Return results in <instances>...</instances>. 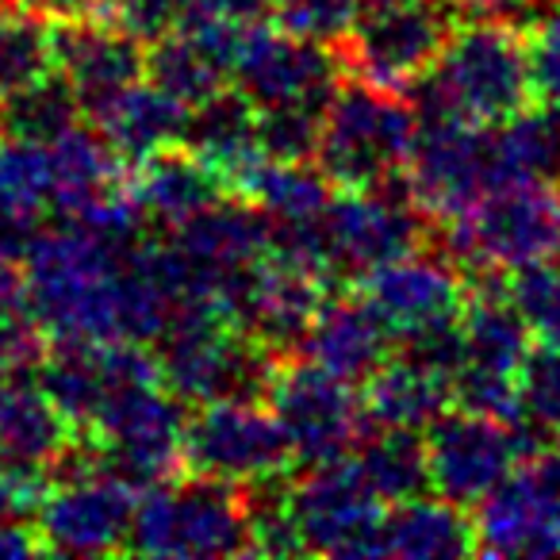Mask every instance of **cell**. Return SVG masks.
Instances as JSON below:
<instances>
[{
    "label": "cell",
    "mask_w": 560,
    "mask_h": 560,
    "mask_svg": "<svg viewBox=\"0 0 560 560\" xmlns=\"http://www.w3.org/2000/svg\"><path fill=\"white\" fill-rule=\"evenodd\" d=\"M108 24L139 39L142 47H154L158 39L173 35L185 24V9L180 0H101V12Z\"/></svg>",
    "instance_id": "39"
},
{
    "label": "cell",
    "mask_w": 560,
    "mask_h": 560,
    "mask_svg": "<svg viewBox=\"0 0 560 560\" xmlns=\"http://www.w3.org/2000/svg\"><path fill=\"white\" fill-rule=\"evenodd\" d=\"M323 119H327V104L261 108V124H257L261 154L277 162H315L323 142Z\"/></svg>",
    "instance_id": "35"
},
{
    "label": "cell",
    "mask_w": 560,
    "mask_h": 560,
    "mask_svg": "<svg viewBox=\"0 0 560 560\" xmlns=\"http://www.w3.org/2000/svg\"><path fill=\"white\" fill-rule=\"evenodd\" d=\"M81 116H85V108H81L73 85L58 70L16 89V93L0 96V131L20 142L50 147L62 135H70Z\"/></svg>",
    "instance_id": "32"
},
{
    "label": "cell",
    "mask_w": 560,
    "mask_h": 560,
    "mask_svg": "<svg viewBox=\"0 0 560 560\" xmlns=\"http://www.w3.org/2000/svg\"><path fill=\"white\" fill-rule=\"evenodd\" d=\"M476 552L483 557H560V460H522L476 503Z\"/></svg>",
    "instance_id": "16"
},
{
    "label": "cell",
    "mask_w": 560,
    "mask_h": 560,
    "mask_svg": "<svg viewBox=\"0 0 560 560\" xmlns=\"http://www.w3.org/2000/svg\"><path fill=\"white\" fill-rule=\"evenodd\" d=\"M55 70L73 85L85 116L96 119L116 96L147 81V50L108 20H66L55 27Z\"/></svg>",
    "instance_id": "20"
},
{
    "label": "cell",
    "mask_w": 560,
    "mask_h": 560,
    "mask_svg": "<svg viewBox=\"0 0 560 560\" xmlns=\"http://www.w3.org/2000/svg\"><path fill=\"white\" fill-rule=\"evenodd\" d=\"M506 289H511V300L526 319L534 342L560 346V257L511 272Z\"/></svg>",
    "instance_id": "36"
},
{
    "label": "cell",
    "mask_w": 560,
    "mask_h": 560,
    "mask_svg": "<svg viewBox=\"0 0 560 560\" xmlns=\"http://www.w3.org/2000/svg\"><path fill=\"white\" fill-rule=\"evenodd\" d=\"M135 491L139 488L112 472L50 480L47 495L35 511L39 552H55V557L131 552L135 511H139Z\"/></svg>",
    "instance_id": "14"
},
{
    "label": "cell",
    "mask_w": 560,
    "mask_h": 560,
    "mask_svg": "<svg viewBox=\"0 0 560 560\" xmlns=\"http://www.w3.org/2000/svg\"><path fill=\"white\" fill-rule=\"evenodd\" d=\"M384 503L353 457L304 468L292 480V522L304 552L323 557H376Z\"/></svg>",
    "instance_id": "11"
},
{
    "label": "cell",
    "mask_w": 560,
    "mask_h": 560,
    "mask_svg": "<svg viewBox=\"0 0 560 560\" xmlns=\"http://www.w3.org/2000/svg\"><path fill=\"white\" fill-rule=\"evenodd\" d=\"M518 419L560 434V346L537 342L518 369Z\"/></svg>",
    "instance_id": "37"
},
{
    "label": "cell",
    "mask_w": 560,
    "mask_h": 560,
    "mask_svg": "<svg viewBox=\"0 0 560 560\" xmlns=\"http://www.w3.org/2000/svg\"><path fill=\"white\" fill-rule=\"evenodd\" d=\"M358 16V0H272V24L338 50L350 39Z\"/></svg>",
    "instance_id": "38"
},
{
    "label": "cell",
    "mask_w": 560,
    "mask_h": 560,
    "mask_svg": "<svg viewBox=\"0 0 560 560\" xmlns=\"http://www.w3.org/2000/svg\"><path fill=\"white\" fill-rule=\"evenodd\" d=\"M361 296L373 304L392 338L407 342L422 330L460 319L468 304V280L450 257L419 249L369 272L361 280Z\"/></svg>",
    "instance_id": "19"
},
{
    "label": "cell",
    "mask_w": 560,
    "mask_h": 560,
    "mask_svg": "<svg viewBox=\"0 0 560 560\" xmlns=\"http://www.w3.org/2000/svg\"><path fill=\"white\" fill-rule=\"evenodd\" d=\"M32 552H39L35 522L0 495V560H20V557H32Z\"/></svg>",
    "instance_id": "42"
},
{
    "label": "cell",
    "mask_w": 560,
    "mask_h": 560,
    "mask_svg": "<svg viewBox=\"0 0 560 560\" xmlns=\"http://www.w3.org/2000/svg\"><path fill=\"white\" fill-rule=\"evenodd\" d=\"M165 242L180 265L188 296L223 312L226 292L272 254V219L249 196L226 192L223 200L173 226Z\"/></svg>",
    "instance_id": "8"
},
{
    "label": "cell",
    "mask_w": 560,
    "mask_h": 560,
    "mask_svg": "<svg viewBox=\"0 0 560 560\" xmlns=\"http://www.w3.org/2000/svg\"><path fill=\"white\" fill-rule=\"evenodd\" d=\"M342 50L289 35L284 27H249L234 58V89L257 108L280 104H330L342 85Z\"/></svg>",
    "instance_id": "17"
},
{
    "label": "cell",
    "mask_w": 560,
    "mask_h": 560,
    "mask_svg": "<svg viewBox=\"0 0 560 560\" xmlns=\"http://www.w3.org/2000/svg\"><path fill=\"white\" fill-rule=\"evenodd\" d=\"M353 460L388 506L430 491L427 434L419 430L373 427V434H361V442L353 445Z\"/></svg>",
    "instance_id": "31"
},
{
    "label": "cell",
    "mask_w": 560,
    "mask_h": 560,
    "mask_svg": "<svg viewBox=\"0 0 560 560\" xmlns=\"http://www.w3.org/2000/svg\"><path fill=\"white\" fill-rule=\"evenodd\" d=\"M335 180L323 173L319 162H277V158H257L238 177L234 192L249 196L272 223H296L315 219L335 200Z\"/></svg>",
    "instance_id": "30"
},
{
    "label": "cell",
    "mask_w": 560,
    "mask_h": 560,
    "mask_svg": "<svg viewBox=\"0 0 560 560\" xmlns=\"http://www.w3.org/2000/svg\"><path fill=\"white\" fill-rule=\"evenodd\" d=\"M552 457H557V460H560V434H557V438H552Z\"/></svg>",
    "instance_id": "46"
},
{
    "label": "cell",
    "mask_w": 560,
    "mask_h": 560,
    "mask_svg": "<svg viewBox=\"0 0 560 560\" xmlns=\"http://www.w3.org/2000/svg\"><path fill=\"white\" fill-rule=\"evenodd\" d=\"M468 506L450 499L415 495L404 503H392L384 511L381 534H376V557L399 560H453L476 552V518H468Z\"/></svg>",
    "instance_id": "25"
},
{
    "label": "cell",
    "mask_w": 560,
    "mask_h": 560,
    "mask_svg": "<svg viewBox=\"0 0 560 560\" xmlns=\"http://www.w3.org/2000/svg\"><path fill=\"white\" fill-rule=\"evenodd\" d=\"M185 399L165 388L162 381H147L112 396L108 407L89 427V434L101 445L104 472L147 491L180 472V465H185Z\"/></svg>",
    "instance_id": "7"
},
{
    "label": "cell",
    "mask_w": 560,
    "mask_h": 560,
    "mask_svg": "<svg viewBox=\"0 0 560 560\" xmlns=\"http://www.w3.org/2000/svg\"><path fill=\"white\" fill-rule=\"evenodd\" d=\"M39 381L78 427H93L112 396L131 384L162 381V373H158V358L142 350V342L55 338V346H47L39 361Z\"/></svg>",
    "instance_id": "18"
},
{
    "label": "cell",
    "mask_w": 560,
    "mask_h": 560,
    "mask_svg": "<svg viewBox=\"0 0 560 560\" xmlns=\"http://www.w3.org/2000/svg\"><path fill=\"white\" fill-rule=\"evenodd\" d=\"M185 465L219 480L249 483L284 472L296 457L272 407L257 399H219L188 415Z\"/></svg>",
    "instance_id": "13"
},
{
    "label": "cell",
    "mask_w": 560,
    "mask_h": 560,
    "mask_svg": "<svg viewBox=\"0 0 560 560\" xmlns=\"http://www.w3.org/2000/svg\"><path fill=\"white\" fill-rule=\"evenodd\" d=\"M369 427L427 430L453 407V381L411 353L388 358L361 388Z\"/></svg>",
    "instance_id": "26"
},
{
    "label": "cell",
    "mask_w": 560,
    "mask_h": 560,
    "mask_svg": "<svg viewBox=\"0 0 560 560\" xmlns=\"http://www.w3.org/2000/svg\"><path fill=\"white\" fill-rule=\"evenodd\" d=\"M246 32L223 24H180L147 50V81L196 108L208 96L223 93L234 78V58Z\"/></svg>",
    "instance_id": "21"
},
{
    "label": "cell",
    "mask_w": 560,
    "mask_h": 560,
    "mask_svg": "<svg viewBox=\"0 0 560 560\" xmlns=\"http://www.w3.org/2000/svg\"><path fill=\"white\" fill-rule=\"evenodd\" d=\"M457 32V12L450 0H411L388 12L358 16L350 39L342 43V62L353 78L369 85L407 93L434 70L442 50Z\"/></svg>",
    "instance_id": "10"
},
{
    "label": "cell",
    "mask_w": 560,
    "mask_h": 560,
    "mask_svg": "<svg viewBox=\"0 0 560 560\" xmlns=\"http://www.w3.org/2000/svg\"><path fill=\"white\" fill-rule=\"evenodd\" d=\"M269 407L289 434L292 457L304 468L350 457V450L369 430L353 384L307 358L280 361L269 384Z\"/></svg>",
    "instance_id": "9"
},
{
    "label": "cell",
    "mask_w": 560,
    "mask_h": 560,
    "mask_svg": "<svg viewBox=\"0 0 560 560\" xmlns=\"http://www.w3.org/2000/svg\"><path fill=\"white\" fill-rule=\"evenodd\" d=\"M399 4H411V0H358V12L361 16H373V12L399 9Z\"/></svg>",
    "instance_id": "44"
},
{
    "label": "cell",
    "mask_w": 560,
    "mask_h": 560,
    "mask_svg": "<svg viewBox=\"0 0 560 560\" xmlns=\"http://www.w3.org/2000/svg\"><path fill=\"white\" fill-rule=\"evenodd\" d=\"M185 24H223V27H257L272 16V0H180Z\"/></svg>",
    "instance_id": "41"
},
{
    "label": "cell",
    "mask_w": 560,
    "mask_h": 560,
    "mask_svg": "<svg viewBox=\"0 0 560 560\" xmlns=\"http://www.w3.org/2000/svg\"><path fill=\"white\" fill-rule=\"evenodd\" d=\"M392 353V330L365 296H327L304 342V358L350 384H365Z\"/></svg>",
    "instance_id": "24"
},
{
    "label": "cell",
    "mask_w": 560,
    "mask_h": 560,
    "mask_svg": "<svg viewBox=\"0 0 560 560\" xmlns=\"http://www.w3.org/2000/svg\"><path fill=\"white\" fill-rule=\"evenodd\" d=\"M127 196L147 211V219L154 226H177L185 219H192L196 211H203L208 203L223 200L231 180L203 162L196 150H188L185 142L158 154L142 158V162L127 165L124 180Z\"/></svg>",
    "instance_id": "22"
},
{
    "label": "cell",
    "mask_w": 560,
    "mask_h": 560,
    "mask_svg": "<svg viewBox=\"0 0 560 560\" xmlns=\"http://www.w3.org/2000/svg\"><path fill=\"white\" fill-rule=\"evenodd\" d=\"M158 373L185 404H219V399H261L280 369L254 335L223 319L215 304H192L158 338Z\"/></svg>",
    "instance_id": "4"
},
{
    "label": "cell",
    "mask_w": 560,
    "mask_h": 560,
    "mask_svg": "<svg viewBox=\"0 0 560 560\" xmlns=\"http://www.w3.org/2000/svg\"><path fill=\"white\" fill-rule=\"evenodd\" d=\"M404 173L415 203L434 223L465 215L488 192L503 188L491 127L457 124V119L422 124Z\"/></svg>",
    "instance_id": "12"
},
{
    "label": "cell",
    "mask_w": 560,
    "mask_h": 560,
    "mask_svg": "<svg viewBox=\"0 0 560 560\" xmlns=\"http://www.w3.org/2000/svg\"><path fill=\"white\" fill-rule=\"evenodd\" d=\"M0 211L43 219L55 211V158L43 142L12 139L0 147Z\"/></svg>",
    "instance_id": "34"
},
{
    "label": "cell",
    "mask_w": 560,
    "mask_h": 560,
    "mask_svg": "<svg viewBox=\"0 0 560 560\" xmlns=\"http://www.w3.org/2000/svg\"><path fill=\"white\" fill-rule=\"evenodd\" d=\"M9 373H16V369L9 365V358H4V350H0V376H9Z\"/></svg>",
    "instance_id": "45"
},
{
    "label": "cell",
    "mask_w": 560,
    "mask_h": 560,
    "mask_svg": "<svg viewBox=\"0 0 560 560\" xmlns=\"http://www.w3.org/2000/svg\"><path fill=\"white\" fill-rule=\"evenodd\" d=\"M93 124L108 135V142L124 154V162L135 165L142 158L158 154V150L185 142L188 104L158 89L154 81H139L124 96H116Z\"/></svg>",
    "instance_id": "29"
},
{
    "label": "cell",
    "mask_w": 560,
    "mask_h": 560,
    "mask_svg": "<svg viewBox=\"0 0 560 560\" xmlns=\"http://www.w3.org/2000/svg\"><path fill=\"white\" fill-rule=\"evenodd\" d=\"M419 131L411 96L353 78L330 96L315 162L338 188H373L407 170Z\"/></svg>",
    "instance_id": "5"
},
{
    "label": "cell",
    "mask_w": 560,
    "mask_h": 560,
    "mask_svg": "<svg viewBox=\"0 0 560 560\" xmlns=\"http://www.w3.org/2000/svg\"><path fill=\"white\" fill-rule=\"evenodd\" d=\"M529 50V81H534V96L541 104L560 101V4L526 32Z\"/></svg>",
    "instance_id": "40"
},
{
    "label": "cell",
    "mask_w": 560,
    "mask_h": 560,
    "mask_svg": "<svg viewBox=\"0 0 560 560\" xmlns=\"http://www.w3.org/2000/svg\"><path fill=\"white\" fill-rule=\"evenodd\" d=\"M55 70V27L16 0H0V96Z\"/></svg>",
    "instance_id": "33"
},
{
    "label": "cell",
    "mask_w": 560,
    "mask_h": 560,
    "mask_svg": "<svg viewBox=\"0 0 560 560\" xmlns=\"http://www.w3.org/2000/svg\"><path fill=\"white\" fill-rule=\"evenodd\" d=\"M131 552L165 560H211L254 552L246 491L208 472H177L142 491Z\"/></svg>",
    "instance_id": "3"
},
{
    "label": "cell",
    "mask_w": 560,
    "mask_h": 560,
    "mask_svg": "<svg viewBox=\"0 0 560 560\" xmlns=\"http://www.w3.org/2000/svg\"><path fill=\"white\" fill-rule=\"evenodd\" d=\"M468 284L506 277L560 257V188L552 180H518L488 192L472 211L434 223V242Z\"/></svg>",
    "instance_id": "2"
},
{
    "label": "cell",
    "mask_w": 560,
    "mask_h": 560,
    "mask_svg": "<svg viewBox=\"0 0 560 560\" xmlns=\"http://www.w3.org/2000/svg\"><path fill=\"white\" fill-rule=\"evenodd\" d=\"M257 124H261V108L238 89H223V93L188 108L185 147L196 150L208 165H215L234 188L242 173L257 158H265L261 142H257Z\"/></svg>",
    "instance_id": "27"
},
{
    "label": "cell",
    "mask_w": 560,
    "mask_h": 560,
    "mask_svg": "<svg viewBox=\"0 0 560 560\" xmlns=\"http://www.w3.org/2000/svg\"><path fill=\"white\" fill-rule=\"evenodd\" d=\"M55 158V211L62 219L81 215L93 203L108 200L127 180V162L101 127H73L58 142H50Z\"/></svg>",
    "instance_id": "28"
},
{
    "label": "cell",
    "mask_w": 560,
    "mask_h": 560,
    "mask_svg": "<svg viewBox=\"0 0 560 560\" xmlns=\"http://www.w3.org/2000/svg\"><path fill=\"white\" fill-rule=\"evenodd\" d=\"M78 422L55 404L39 376L27 369L0 376V460L47 468L78 442Z\"/></svg>",
    "instance_id": "23"
},
{
    "label": "cell",
    "mask_w": 560,
    "mask_h": 560,
    "mask_svg": "<svg viewBox=\"0 0 560 560\" xmlns=\"http://www.w3.org/2000/svg\"><path fill=\"white\" fill-rule=\"evenodd\" d=\"M330 280H365L381 265L419 254L434 242V219L415 203L407 173L373 188H338L319 215Z\"/></svg>",
    "instance_id": "6"
},
{
    "label": "cell",
    "mask_w": 560,
    "mask_h": 560,
    "mask_svg": "<svg viewBox=\"0 0 560 560\" xmlns=\"http://www.w3.org/2000/svg\"><path fill=\"white\" fill-rule=\"evenodd\" d=\"M427 457L430 491L457 506H476L514 472L522 445L511 422L450 407L427 427Z\"/></svg>",
    "instance_id": "15"
},
{
    "label": "cell",
    "mask_w": 560,
    "mask_h": 560,
    "mask_svg": "<svg viewBox=\"0 0 560 560\" xmlns=\"http://www.w3.org/2000/svg\"><path fill=\"white\" fill-rule=\"evenodd\" d=\"M407 96L422 124H506L526 112L529 101H537L529 81L526 32L499 20H472L457 27L434 70L415 81Z\"/></svg>",
    "instance_id": "1"
},
{
    "label": "cell",
    "mask_w": 560,
    "mask_h": 560,
    "mask_svg": "<svg viewBox=\"0 0 560 560\" xmlns=\"http://www.w3.org/2000/svg\"><path fill=\"white\" fill-rule=\"evenodd\" d=\"M24 9L47 16L50 24H66V20H85L101 12V0H16Z\"/></svg>",
    "instance_id": "43"
}]
</instances>
